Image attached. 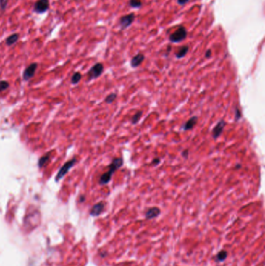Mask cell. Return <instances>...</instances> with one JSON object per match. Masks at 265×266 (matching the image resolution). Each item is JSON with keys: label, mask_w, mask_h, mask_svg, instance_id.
<instances>
[{"label": "cell", "mask_w": 265, "mask_h": 266, "mask_svg": "<svg viewBox=\"0 0 265 266\" xmlns=\"http://www.w3.org/2000/svg\"><path fill=\"white\" fill-rule=\"evenodd\" d=\"M37 68H38V64L37 63H32V64H30L25 69V71L23 72V79L25 80H28L30 78L33 77L34 73H35Z\"/></svg>", "instance_id": "52a82bcc"}, {"label": "cell", "mask_w": 265, "mask_h": 266, "mask_svg": "<svg viewBox=\"0 0 265 266\" xmlns=\"http://www.w3.org/2000/svg\"><path fill=\"white\" fill-rule=\"evenodd\" d=\"M104 71V66L101 63H96V65H94L90 71L88 72V76H89V80H93V79H96L99 77Z\"/></svg>", "instance_id": "3957f363"}, {"label": "cell", "mask_w": 265, "mask_h": 266, "mask_svg": "<svg viewBox=\"0 0 265 266\" xmlns=\"http://www.w3.org/2000/svg\"><path fill=\"white\" fill-rule=\"evenodd\" d=\"M211 55V51L209 49V50L207 51L206 53H205V57H206V58H210Z\"/></svg>", "instance_id": "4316f807"}, {"label": "cell", "mask_w": 265, "mask_h": 266, "mask_svg": "<svg viewBox=\"0 0 265 266\" xmlns=\"http://www.w3.org/2000/svg\"><path fill=\"white\" fill-rule=\"evenodd\" d=\"M19 39V34H11L10 36H9L8 38L7 39V44L9 45V46H10V45H13V44H15L16 42L18 41Z\"/></svg>", "instance_id": "4fadbf2b"}, {"label": "cell", "mask_w": 265, "mask_h": 266, "mask_svg": "<svg viewBox=\"0 0 265 266\" xmlns=\"http://www.w3.org/2000/svg\"><path fill=\"white\" fill-rule=\"evenodd\" d=\"M104 209V202H99L93 206V208L90 210V215L93 216H99L103 212Z\"/></svg>", "instance_id": "9c48e42d"}, {"label": "cell", "mask_w": 265, "mask_h": 266, "mask_svg": "<svg viewBox=\"0 0 265 266\" xmlns=\"http://www.w3.org/2000/svg\"><path fill=\"white\" fill-rule=\"evenodd\" d=\"M225 126V122L224 120H220L216 125L215 126V128H213L212 130V137L214 139H217L220 136L222 135V132H223V129Z\"/></svg>", "instance_id": "8992f818"}, {"label": "cell", "mask_w": 265, "mask_h": 266, "mask_svg": "<svg viewBox=\"0 0 265 266\" xmlns=\"http://www.w3.org/2000/svg\"><path fill=\"white\" fill-rule=\"evenodd\" d=\"M198 122V117L197 116H193L188 120V122H186L185 125H184V129L185 131H188V130L192 129L194 128L195 125Z\"/></svg>", "instance_id": "7c38bea8"}, {"label": "cell", "mask_w": 265, "mask_h": 266, "mask_svg": "<svg viewBox=\"0 0 265 266\" xmlns=\"http://www.w3.org/2000/svg\"><path fill=\"white\" fill-rule=\"evenodd\" d=\"M75 161H76V159H71V160H69V161L67 162V163H65V164H64V166H63L61 168L60 170H59V173H58V174H57L56 179H55V180H56L57 181H58V180H60V179H62V178L63 177L65 176V174H66L67 173L69 172V169H70V168H71L72 167H73V166H74V164H75Z\"/></svg>", "instance_id": "277c9868"}, {"label": "cell", "mask_w": 265, "mask_h": 266, "mask_svg": "<svg viewBox=\"0 0 265 266\" xmlns=\"http://www.w3.org/2000/svg\"><path fill=\"white\" fill-rule=\"evenodd\" d=\"M81 78L82 75L80 72H75V73L72 75V83L73 84L78 83L80 81V80H81Z\"/></svg>", "instance_id": "ac0fdd59"}, {"label": "cell", "mask_w": 265, "mask_h": 266, "mask_svg": "<svg viewBox=\"0 0 265 266\" xmlns=\"http://www.w3.org/2000/svg\"><path fill=\"white\" fill-rule=\"evenodd\" d=\"M9 87V83L7 81H1L0 82V92L3 90H7Z\"/></svg>", "instance_id": "44dd1931"}, {"label": "cell", "mask_w": 265, "mask_h": 266, "mask_svg": "<svg viewBox=\"0 0 265 266\" xmlns=\"http://www.w3.org/2000/svg\"><path fill=\"white\" fill-rule=\"evenodd\" d=\"M160 214V209L157 207H153L148 209L146 212V218L147 220L156 218Z\"/></svg>", "instance_id": "30bf717a"}, {"label": "cell", "mask_w": 265, "mask_h": 266, "mask_svg": "<svg viewBox=\"0 0 265 266\" xmlns=\"http://www.w3.org/2000/svg\"><path fill=\"white\" fill-rule=\"evenodd\" d=\"M189 1H190V0H177L178 3H179L180 5L186 4V3H187L188 2H189Z\"/></svg>", "instance_id": "484cf974"}, {"label": "cell", "mask_w": 265, "mask_h": 266, "mask_svg": "<svg viewBox=\"0 0 265 266\" xmlns=\"http://www.w3.org/2000/svg\"><path fill=\"white\" fill-rule=\"evenodd\" d=\"M129 5L134 8H139L142 6V1L141 0H130Z\"/></svg>", "instance_id": "d6986e66"}, {"label": "cell", "mask_w": 265, "mask_h": 266, "mask_svg": "<svg viewBox=\"0 0 265 266\" xmlns=\"http://www.w3.org/2000/svg\"><path fill=\"white\" fill-rule=\"evenodd\" d=\"M124 164V159L123 158H115V159H113L112 163L111 164L110 167H109L108 171L104 173V174L101 175L100 178V184H106L111 180V178H112V175L114 174V172L119 169L120 167H122Z\"/></svg>", "instance_id": "6da1fadb"}, {"label": "cell", "mask_w": 265, "mask_h": 266, "mask_svg": "<svg viewBox=\"0 0 265 266\" xmlns=\"http://www.w3.org/2000/svg\"><path fill=\"white\" fill-rule=\"evenodd\" d=\"M7 3H8V0H0V8L2 9V10H4L5 9L7 8Z\"/></svg>", "instance_id": "7402d4cb"}, {"label": "cell", "mask_w": 265, "mask_h": 266, "mask_svg": "<svg viewBox=\"0 0 265 266\" xmlns=\"http://www.w3.org/2000/svg\"><path fill=\"white\" fill-rule=\"evenodd\" d=\"M145 56L144 55L142 54H138L135 56H134L132 58V61H131V65H132L133 68H136L139 66L142 63V62L144 61Z\"/></svg>", "instance_id": "8fae6325"}, {"label": "cell", "mask_w": 265, "mask_h": 266, "mask_svg": "<svg viewBox=\"0 0 265 266\" xmlns=\"http://www.w3.org/2000/svg\"><path fill=\"white\" fill-rule=\"evenodd\" d=\"M188 154H189V153H188V149H186V150H184L182 152V156H183V157H184L185 159H188Z\"/></svg>", "instance_id": "cb8c5ba5"}, {"label": "cell", "mask_w": 265, "mask_h": 266, "mask_svg": "<svg viewBox=\"0 0 265 266\" xmlns=\"http://www.w3.org/2000/svg\"><path fill=\"white\" fill-rule=\"evenodd\" d=\"M240 117H241V112H240V110L236 107V111H235V120H236V122H237Z\"/></svg>", "instance_id": "603a6c76"}, {"label": "cell", "mask_w": 265, "mask_h": 266, "mask_svg": "<svg viewBox=\"0 0 265 266\" xmlns=\"http://www.w3.org/2000/svg\"><path fill=\"white\" fill-rule=\"evenodd\" d=\"M49 8L48 0H38L34 4V11L38 13H45Z\"/></svg>", "instance_id": "5b68a950"}, {"label": "cell", "mask_w": 265, "mask_h": 266, "mask_svg": "<svg viewBox=\"0 0 265 266\" xmlns=\"http://www.w3.org/2000/svg\"><path fill=\"white\" fill-rule=\"evenodd\" d=\"M116 97H117V94L114 93H112L109 94L108 96H106V99H105V101H106V103H107V104H111V103L114 101Z\"/></svg>", "instance_id": "ffe728a7"}, {"label": "cell", "mask_w": 265, "mask_h": 266, "mask_svg": "<svg viewBox=\"0 0 265 266\" xmlns=\"http://www.w3.org/2000/svg\"><path fill=\"white\" fill-rule=\"evenodd\" d=\"M84 200H85V197H84V196H81V198H80V201H83Z\"/></svg>", "instance_id": "83f0119b"}, {"label": "cell", "mask_w": 265, "mask_h": 266, "mask_svg": "<svg viewBox=\"0 0 265 266\" xmlns=\"http://www.w3.org/2000/svg\"><path fill=\"white\" fill-rule=\"evenodd\" d=\"M187 37V30L184 27H180L174 33L169 36V40L173 43H177L184 40Z\"/></svg>", "instance_id": "7a4b0ae2"}, {"label": "cell", "mask_w": 265, "mask_h": 266, "mask_svg": "<svg viewBox=\"0 0 265 266\" xmlns=\"http://www.w3.org/2000/svg\"><path fill=\"white\" fill-rule=\"evenodd\" d=\"M49 159H50V153H48V154H46V155L41 158L40 160H39V167H42L44 164H47V162L49 160Z\"/></svg>", "instance_id": "2e32d148"}, {"label": "cell", "mask_w": 265, "mask_h": 266, "mask_svg": "<svg viewBox=\"0 0 265 266\" xmlns=\"http://www.w3.org/2000/svg\"><path fill=\"white\" fill-rule=\"evenodd\" d=\"M134 20H135V15L133 13H131V14L126 15V16L122 17L121 18V20H120V24H121V28L125 29V28L129 27L132 23Z\"/></svg>", "instance_id": "ba28073f"}, {"label": "cell", "mask_w": 265, "mask_h": 266, "mask_svg": "<svg viewBox=\"0 0 265 266\" xmlns=\"http://www.w3.org/2000/svg\"><path fill=\"white\" fill-rule=\"evenodd\" d=\"M227 255V252L225 251V250H222V251H221V252H219L218 253L217 256H216V261L217 262H223L224 260L226 259Z\"/></svg>", "instance_id": "9a60e30c"}, {"label": "cell", "mask_w": 265, "mask_h": 266, "mask_svg": "<svg viewBox=\"0 0 265 266\" xmlns=\"http://www.w3.org/2000/svg\"><path fill=\"white\" fill-rule=\"evenodd\" d=\"M159 163H160V159H159V158H156L155 159H153V161L152 164H154V165H157V164H159Z\"/></svg>", "instance_id": "d4e9b609"}, {"label": "cell", "mask_w": 265, "mask_h": 266, "mask_svg": "<svg viewBox=\"0 0 265 266\" xmlns=\"http://www.w3.org/2000/svg\"><path fill=\"white\" fill-rule=\"evenodd\" d=\"M188 49H189L188 46L181 47V48H180L177 52L176 53V57H177V59H181V58L184 57L186 55H187V53L188 52Z\"/></svg>", "instance_id": "5bb4252c"}, {"label": "cell", "mask_w": 265, "mask_h": 266, "mask_svg": "<svg viewBox=\"0 0 265 266\" xmlns=\"http://www.w3.org/2000/svg\"><path fill=\"white\" fill-rule=\"evenodd\" d=\"M142 112L141 111H137L135 114V115L132 117V124H136L138 123V121L140 120L141 117H142Z\"/></svg>", "instance_id": "e0dca14e"}, {"label": "cell", "mask_w": 265, "mask_h": 266, "mask_svg": "<svg viewBox=\"0 0 265 266\" xmlns=\"http://www.w3.org/2000/svg\"><path fill=\"white\" fill-rule=\"evenodd\" d=\"M239 167H241V166H240V165H237V166H236V168H239Z\"/></svg>", "instance_id": "f1b7e54d"}]
</instances>
